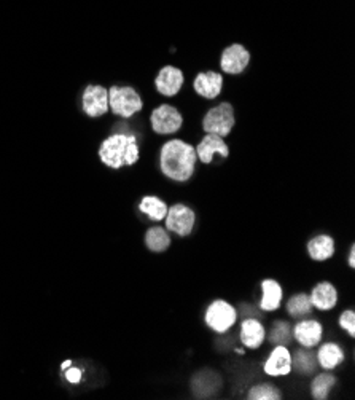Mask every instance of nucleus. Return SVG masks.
I'll return each instance as SVG.
<instances>
[{
    "mask_svg": "<svg viewBox=\"0 0 355 400\" xmlns=\"http://www.w3.org/2000/svg\"><path fill=\"white\" fill-rule=\"evenodd\" d=\"M194 145L183 139H169L160 149V170L164 176L176 182H187L196 170Z\"/></svg>",
    "mask_w": 355,
    "mask_h": 400,
    "instance_id": "f257e3e1",
    "label": "nucleus"
},
{
    "mask_svg": "<svg viewBox=\"0 0 355 400\" xmlns=\"http://www.w3.org/2000/svg\"><path fill=\"white\" fill-rule=\"evenodd\" d=\"M99 160L112 170L134 166L140 160V147L137 138L132 133H115L109 136L99 147Z\"/></svg>",
    "mask_w": 355,
    "mask_h": 400,
    "instance_id": "f03ea898",
    "label": "nucleus"
},
{
    "mask_svg": "<svg viewBox=\"0 0 355 400\" xmlns=\"http://www.w3.org/2000/svg\"><path fill=\"white\" fill-rule=\"evenodd\" d=\"M236 126V113L235 105L228 101H224L217 105H212L201 120V129L204 134H217L220 138H226Z\"/></svg>",
    "mask_w": 355,
    "mask_h": 400,
    "instance_id": "7ed1b4c3",
    "label": "nucleus"
},
{
    "mask_svg": "<svg viewBox=\"0 0 355 400\" xmlns=\"http://www.w3.org/2000/svg\"><path fill=\"white\" fill-rule=\"evenodd\" d=\"M144 99L132 87H112L109 89V109L121 118H131L144 110Z\"/></svg>",
    "mask_w": 355,
    "mask_h": 400,
    "instance_id": "20e7f679",
    "label": "nucleus"
},
{
    "mask_svg": "<svg viewBox=\"0 0 355 400\" xmlns=\"http://www.w3.org/2000/svg\"><path fill=\"white\" fill-rule=\"evenodd\" d=\"M152 131L158 136H171L179 133L183 126V115L172 104H160L150 112Z\"/></svg>",
    "mask_w": 355,
    "mask_h": 400,
    "instance_id": "39448f33",
    "label": "nucleus"
},
{
    "mask_svg": "<svg viewBox=\"0 0 355 400\" xmlns=\"http://www.w3.org/2000/svg\"><path fill=\"white\" fill-rule=\"evenodd\" d=\"M252 55L242 44H231L220 55V69L228 75H241L251 64Z\"/></svg>",
    "mask_w": 355,
    "mask_h": 400,
    "instance_id": "423d86ee",
    "label": "nucleus"
},
{
    "mask_svg": "<svg viewBox=\"0 0 355 400\" xmlns=\"http://www.w3.org/2000/svg\"><path fill=\"white\" fill-rule=\"evenodd\" d=\"M204 319L206 324H208L212 330L219 331V334H225V331L230 330L233 325L236 324L237 313L225 300H215L208 308V311H206Z\"/></svg>",
    "mask_w": 355,
    "mask_h": 400,
    "instance_id": "0eeeda50",
    "label": "nucleus"
},
{
    "mask_svg": "<svg viewBox=\"0 0 355 400\" xmlns=\"http://www.w3.org/2000/svg\"><path fill=\"white\" fill-rule=\"evenodd\" d=\"M185 85V73L180 67L163 66L155 77V89L164 98H176Z\"/></svg>",
    "mask_w": 355,
    "mask_h": 400,
    "instance_id": "6e6552de",
    "label": "nucleus"
},
{
    "mask_svg": "<svg viewBox=\"0 0 355 400\" xmlns=\"http://www.w3.org/2000/svg\"><path fill=\"white\" fill-rule=\"evenodd\" d=\"M225 77L215 71H206L196 73L192 82V88L199 98L206 101H214L224 91Z\"/></svg>",
    "mask_w": 355,
    "mask_h": 400,
    "instance_id": "1a4fd4ad",
    "label": "nucleus"
},
{
    "mask_svg": "<svg viewBox=\"0 0 355 400\" xmlns=\"http://www.w3.org/2000/svg\"><path fill=\"white\" fill-rule=\"evenodd\" d=\"M83 112L91 118L104 117L109 112V89L100 85H89L82 96Z\"/></svg>",
    "mask_w": 355,
    "mask_h": 400,
    "instance_id": "9d476101",
    "label": "nucleus"
},
{
    "mask_svg": "<svg viewBox=\"0 0 355 400\" xmlns=\"http://www.w3.org/2000/svg\"><path fill=\"white\" fill-rule=\"evenodd\" d=\"M194 212L185 204H174L167 209V214L164 220H166V230L172 231L179 236H188L192 235L194 226Z\"/></svg>",
    "mask_w": 355,
    "mask_h": 400,
    "instance_id": "9b49d317",
    "label": "nucleus"
},
{
    "mask_svg": "<svg viewBox=\"0 0 355 400\" xmlns=\"http://www.w3.org/2000/svg\"><path fill=\"white\" fill-rule=\"evenodd\" d=\"M194 150L196 156L203 165H210L215 155H220L221 158L230 156V147L226 140L217 134H206L204 138H201Z\"/></svg>",
    "mask_w": 355,
    "mask_h": 400,
    "instance_id": "f8f14e48",
    "label": "nucleus"
},
{
    "mask_svg": "<svg viewBox=\"0 0 355 400\" xmlns=\"http://www.w3.org/2000/svg\"><path fill=\"white\" fill-rule=\"evenodd\" d=\"M293 335H295V340L298 341L301 346H304L306 349L307 348L311 349L320 343L322 335H323V327L319 320L306 319L295 325Z\"/></svg>",
    "mask_w": 355,
    "mask_h": 400,
    "instance_id": "ddd939ff",
    "label": "nucleus"
},
{
    "mask_svg": "<svg viewBox=\"0 0 355 400\" xmlns=\"http://www.w3.org/2000/svg\"><path fill=\"white\" fill-rule=\"evenodd\" d=\"M291 372V354L284 345L275 346L264 362V373L269 376H285Z\"/></svg>",
    "mask_w": 355,
    "mask_h": 400,
    "instance_id": "4468645a",
    "label": "nucleus"
},
{
    "mask_svg": "<svg viewBox=\"0 0 355 400\" xmlns=\"http://www.w3.org/2000/svg\"><path fill=\"white\" fill-rule=\"evenodd\" d=\"M311 303L312 307L320 309V311H328V309L335 308L338 303V291L331 282H319L312 289L311 292Z\"/></svg>",
    "mask_w": 355,
    "mask_h": 400,
    "instance_id": "2eb2a0df",
    "label": "nucleus"
},
{
    "mask_svg": "<svg viewBox=\"0 0 355 400\" xmlns=\"http://www.w3.org/2000/svg\"><path fill=\"white\" fill-rule=\"evenodd\" d=\"M264 338H266V331L257 319H246L241 324V341L244 346L257 349L263 345Z\"/></svg>",
    "mask_w": 355,
    "mask_h": 400,
    "instance_id": "dca6fc26",
    "label": "nucleus"
},
{
    "mask_svg": "<svg viewBox=\"0 0 355 400\" xmlns=\"http://www.w3.org/2000/svg\"><path fill=\"white\" fill-rule=\"evenodd\" d=\"M262 291H263V297L262 302H260V308L263 311H275L282 303V287L277 281L274 279H264L262 282Z\"/></svg>",
    "mask_w": 355,
    "mask_h": 400,
    "instance_id": "f3484780",
    "label": "nucleus"
},
{
    "mask_svg": "<svg viewBox=\"0 0 355 400\" xmlns=\"http://www.w3.org/2000/svg\"><path fill=\"white\" fill-rule=\"evenodd\" d=\"M307 252H309V257L312 260H328L335 254V241L328 235H319L307 243Z\"/></svg>",
    "mask_w": 355,
    "mask_h": 400,
    "instance_id": "a211bd4d",
    "label": "nucleus"
},
{
    "mask_svg": "<svg viewBox=\"0 0 355 400\" xmlns=\"http://www.w3.org/2000/svg\"><path fill=\"white\" fill-rule=\"evenodd\" d=\"M344 351L339 345L336 343H325L320 346L319 352H317V362H319L322 368L325 370H333L339 364L344 362Z\"/></svg>",
    "mask_w": 355,
    "mask_h": 400,
    "instance_id": "6ab92c4d",
    "label": "nucleus"
},
{
    "mask_svg": "<svg viewBox=\"0 0 355 400\" xmlns=\"http://www.w3.org/2000/svg\"><path fill=\"white\" fill-rule=\"evenodd\" d=\"M145 246L152 252H164L171 246V236L169 231L163 226H153L145 235Z\"/></svg>",
    "mask_w": 355,
    "mask_h": 400,
    "instance_id": "aec40b11",
    "label": "nucleus"
},
{
    "mask_svg": "<svg viewBox=\"0 0 355 400\" xmlns=\"http://www.w3.org/2000/svg\"><path fill=\"white\" fill-rule=\"evenodd\" d=\"M139 209L155 222H160L167 214V204L158 197H144L139 204Z\"/></svg>",
    "mask_w": 355,
    "mask_h": 400,
    "instance_id": "412c9836",
    "label": "nucleus"
},
{
    "mask_svg": "<svg viewBox=\"0 0 355 400\" xmlns=\"http://www.w3.org/2000/svg\"><path fill=\"white\" fill-rule=\"evenodd\" d=\"M336 384V378L331 373H320L311 383V394L316 400H325Z\"/></svg>",
    "mask_w": 355,
    "mask_h": 400,
    "instance_id": "4be33fe9",
    "label": "nucleus"
},
{
    "mask_svg": "<svg viewBox=\"0 0 355 400\" xmlns=\"http://www.w3.org/2000/svg\"><path fill=\"white\" fill-rule=\"evenodd\" d=\"M287 311L291 318H303L312 311V303L309 296L306 293H298L291 297L287 303Z\"/></svg>",
    "mask_w": 355,
    "mask_h": 400,
    "instance_id": "5701e85b",
    "label": "nucleus"
},
{
    "mask_svg": "<svg viewBox=\"0 0 355 400\" xmlns=\"http://www.w3.org/2000/svg\"><path fill=\"white\" fill-rule=\"evenodd\" d=\"M247 399L248 400H279L282 399L280 396L279 389H275L273 384L268 383H262L253 386L251 391L247 392Z\"/></svg>",
    "mask_w": 355,
    "mask_h": 400,
    "instance_id": "b1692460",
    "label": "nucleus"
},
{
    "mask_svg": "<svg viewBox=\"0 0 355 400\" xmlns=\"http://www.w3.org/2000/svg\"><path fill=\"white\" fill-rule=\"evenodd\" d=\"M339 325L347 331L351 336H355V313L354 309H347L339 318Z\"/></svg>",
    "mask_w": 355,
    "mask_h": 400,
    "instance_id": "393cba45",
    "label": "nucleus"
},
{
    "mask_svg": "<svg viewBox=\"0 0 355 400\" xmlns=\"http://www.w3.org/2000/svg\"><path fill=\"white\" fill-rule=\"evenodd\" d=\"M312 354L309 352V354H306V352H298L296 354V367L300 368L301 372L303 373H311L312 370H314V362H312Z\"/></svg>",
    "mask_w": 355,
    "mask_h": 400,
    "instance_id": "a878e982",
    "label": "nucleus"
},
{
    "mask_svg": "<svg viewBox=\"0 0 355 400\" xmlns=\"http://www.w3.org/2000/svg\"><path fill=\"white\" fill-rule=\"evenodd\" d=\"M273 340L274 341H277L279 345H282V340H284V343L287 341V334H289V327H287V324H277V327H275V330L273 331Z\"/></svg>",
    "mask_w": 355,
    "mask_h": 400,
    "instance_id": "bb28decb",
    "label": "nucleus"
},
{
    "mask_svg": "<svg viewBox=\"0 0 355 400\" xmlns=\"http://www.w3.org/2000/svg\"><path fill=\"white\" fill-rule=\"evenodd\" d=\"M66 378H67V381L72 383V384L80 383V380H82V370H78V368H69L67 373H66Z\"/></svg>",
    "mask_w": 355,
    "mask_h": 400,
    "instance_id": "cd10ccee",
    "label": "nucleus"
},
{
    "mask_svg": "<svg viewBox=\"0 0 355 400\" xmlns=\"http://www.w3.org/2000/svg\"><path fill=\"white\" fill-rule=\"evenodd\" d=\"M349 266H355V247L351 246V251H349Z\"/></svg>",
    "mask_w": 355,
    "mask_h": 400,
    "instance_id": "c85d7f7f",
    "label": "nucleus"
},
{
    "mask_svg": "<svg viewBox=\"0 0 355 400\" xmlns=\"http://www.w3.org/2000/svg\"><path fill=\"white\" fill-rule=\"evenodd\" d=\"M71 365H72V361H66V362H62V368H64V370H66V368L71 367Z\"/></svg>",
    "mask_w": 355,
    "mask_h": 400,
    "instance_id": "c756f323",
    "label": "nucleus"
}]
</instances>
